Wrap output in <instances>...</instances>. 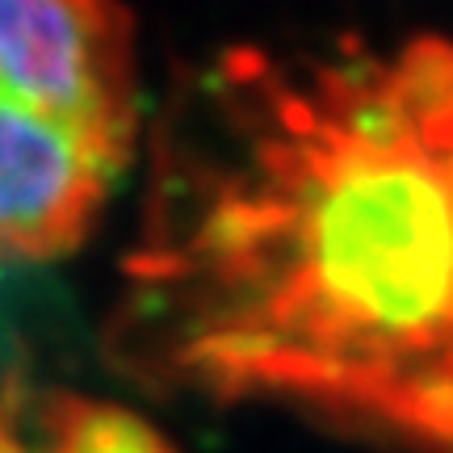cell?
<instances>
[{
	"instance_id": "cell-1",
	"label": "cell",
	"mask_w": 453,
	"mask_h": 453,
	"mask_svg": "<svg viewBox=\"0 0 453 453\" xmlns=\"http://www.w3.org/2000/svg\"><path fill=\"white\" fill-rule=\"evenodd\" d=\"M156 390L453 449V42L231 47L177 84L105 327Z\"/></svg>"
},
{
	"instance_id": "cell-3",
	"label": "cell",
	"mask_w": 453,
	"mask_h": 453,
	"mask_svg": "<svg viewBox=\"0 0 453 453\" xmlns=\"http://www.w3.org/2000/svg\"><path fill=\"white\" fill-rule=\"evenodd\" d=\"M38 428L47 453H180L143 416L105 399H84L64 390L42 399Z\"/></svg>"
},
{
	"instance_id": "cell-2",
	"label": "cell",
	"mask_w": 453,
	"mask_h": 453,
	"mask_svg": "<svg viewBox=\"0 0 453 453\" xmlns=\"http://www.w3.org/2000/svg\"><path fill=\"white\" fill-rule=\"evenodd\" d=\"M139 139L118 0H0V265L76 252Z\"/></svg>"
},
{
	"instance_id": "cell-4",
	"label": "cell",
	"mask_w": 453,
	"mask_h": 453,
	"mask_svg": "<svg viewBox=\"0 0 453 453\" xmlns=\"http://www.w3.org/2000/svg\"><path fill=\"white\" fill-rule=\"evenodd\" d=\"M17 416H21L17 387H0V453H34L17 428Z\"/></svg>"
},
{
	"instance_id": "cell-5",
	"label": "cell",
	"mask_w": 453,
	"mask_h": 453,
	"mask_svg": "<svg viewBox=\"0 0 453 453\" xmlns=\"http://www.w3.org/2000/svg\"><path fill=\"white\" fill-rule=\"evenodd\" d=\"M449 453H453V449H449Z\"/></svg>"
}]
</instances>
